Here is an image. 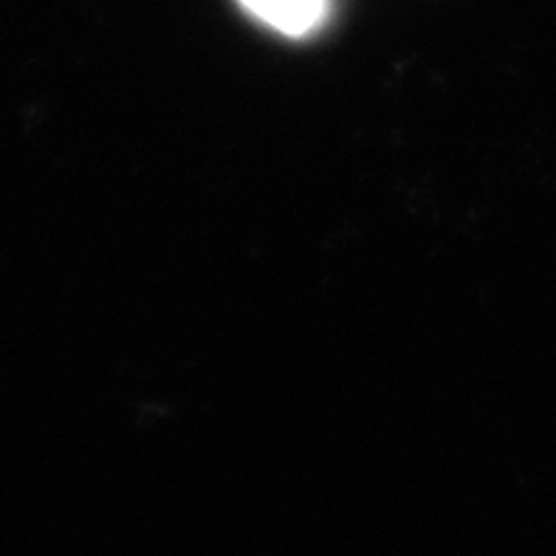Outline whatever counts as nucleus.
I'll use <instances>...</instances> for the list:
<instances>
[{"instance_id":"obj_1","label":"nucleus","mask_w":556,"mask_h":556,"mask_svg":"<svg viewBox=\"0 0 556 556\" xmlns=\"http://www.w3.org/2000/svg\"><path fill=\"white\" fill-rule=\"evenodd\" d=\"M249 12L286 37H305L323 23L325 0H240Z\"/></svg>"}]
</instances>
